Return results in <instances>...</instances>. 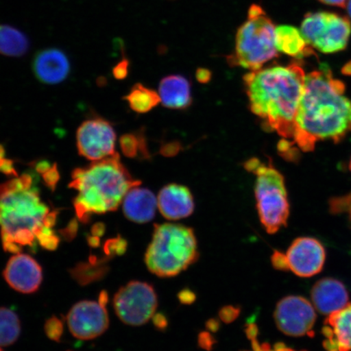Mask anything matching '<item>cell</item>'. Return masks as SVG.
<instances>
[{"label":"cell","mask_w":351,"mask_h":351,"mask_svg":"<svg viewBox=\"0 0 351 351\" xmlns=\"http://www.w3.org/2000/svg\"><path fill=\"white\" fill-rule=\"evenodd\" d=\"M28 38L20 30L10 25H0V54L20 57L27 53Z\"/></svg>","instance_id":"obj_22"},{"label":"cell","mask_w":351,"mask_h":351,"mask_svg":"<svg viewBox=\"0 0 351 351\" xmlns=\"http://www.w3.org/2000/svg\"><path fill=\"white\" fill-rule=\"evenodd\" d=\"M318 1L327 4V5L340 8H346V3H348V0H318Z\"/></svg>","instance_id":"obj_33"},{"label":"cell","mask_w":351,"mask_h":351,"mask_svg":"<svg viewBox=\"0 0 351 351\" xmlns=\"http://www.w3.org/2000/svg\"><path fill=\"white\" fill-rule=\"evenodd\" d=\"M323 245L313 238L293 241L287 253L275 252L273 263L280 270H289L301 278H311L322 270L326 262Z\"/></svg>","instance_id":"obj_10"},{"label":"cell","mask_w":351,"mask_h":351,"mask_svg":"<svg viewBox=\"0 0 351 351\" xmlns=\"http://www.w3.org/2000/svg\"><path fill=\"white\" fill-rule=\"evenodd\" d=\"M274 318L276 326L285 335L292 337L313 335L317 319L314 306L300 296L283 298L276 307Z\"/></svg>","instance_id":"obj_13"},{"label":"cell","mask_w":351,"mask_h":351,"mask_svg":"<svg viewBox=\"0 0 351 351\" xmlns=\"http://www.w3.org/2000/svg\"><path fill=\"white\" fill-rule=\"evenodd\" d=\"M6 282L15 291L32 293L38 291L43 280L40 265L32 256L16 254L8 262L3 271Z\"/></svg>","instance_id":"obj_14"},{"label":"cell","mask_w":351,"mask_h":351,"mask_svg":"<svg viewBox=\"0 0 351 351\" xmlns=\"http://www.w3.org/2000/svg\"><path fill=\"white\" fill-rule=\"evenodd\" d=\"M0 351H2L1 349H0Z\"/></svg>","instance_id":"obj_36"},{"label":"cell","mask_w":351,"mask_h":351,"mask_svg":"<svg viewBox=\"0 0 351 351\" xmlns=\"http://www.w3.org/2000/svg\"><path fill=\"white\" fill-rule=\"evenodd\" d=\"M20 332V320L14 311L0 307V346L14 343Z\"/></svg>","instance_id":"obj_24"},{"label":"cell","mask_w":351,"mask_h":351,"mask_svg":"<svg viewBox=\"0 0 351 351\" xmlns=\"http://www.w3.org/2000/svg\"><path fill=\"white\" fill-rule=\"evenodd\" d=\"M249 172L256 175L254 194L258 216L263 227L273 234L287 226L289 205L283 176L273 165L253 158L245 164Z\"/></svg>","instance_id":"obj_6"},{"label":"cell","mask_w":351,"mask_h":351,"mask_svg":"<svg viewBox=\"0 0 351 351\" xmlns=\"http://www.w3.org/2000/svg\"><path fill=\"white\" fill-rule=\"evenodd\" d=\"M132 110L138 113L150 112L160 103L159 93L141 84H136L125 98Z\"/></svg>","instance_id":"obj_23"},{"label":"cell","mask_w":351,"mask_h":351,"mask_svg":"<svg viewBox=\"0 0 351 351\" xmlns=\"http://www.w3.org/2000/svg\"><path fill=\"white\" fill-rule=\"evenodd\" d=\"M114 308L123 322L139 326L153 317L157 308V296L152 285L131 282L114 297Z\"/></svg>","instance_id":"obj_9"},{"label":"cell","mask_w":351,"mask_h":351,"mask_svg":"<svg viewBox=\"0 0 351 351\" xmlns=\"http://www.w3.org/2000/svg\"><path fill=\"white\" fill-rule=\"evenodd\" d=\"M301 33L311 47L322 53L346 49L351 35L348 17L328 12H309L301 24Z\"/></svg>","instance_id":"obj_8"},{"label":"cell","mask_w":351,"mask_h":351,"mask_svg":"<svg viewBox=\"0 0 351 351\" xmlns=\"http://www.w3.org/2000/svg\"><path fill=\"white\" fill-rule=\"evenodd\" d=\"M34 75L44 84L55 85L62 82L70 72L67 56L56 48L38 51L33 61Z\"/></svg>","instance_id":"obj_15"},{"label":"cell","mask_w":351,"mask_h":351,"mask_svg":"<svg viewBox=\"0 0 351 351\" xmlns=\"http://www.w3.org/2000/svg\"><path fill=\"white\" fill-rule=\"evenodd\" d=\"M128 61H122V62L114 69V75H115L117 78H124L127 75V73H128Z\"/></svg>","instance_id":"obj_31"},{"label":"cell","mask_w":351,"mask_h":351,"mask_svg":"<svg viewBox=\"0 0 351 351\" xmlns=\"http://www.w3.org/2000/svg\"><path fill=\"white\" fill-rule=\"evenodd\" d=\"M141 182L132 178L118 153L73 171L69 186L77 193L73 204L82 222L92 215L112 212L127 193Z\"/></svg>","instance_id":"obj_4"},{"label":"cell","mask_w":351,"mask_h":351,"mask_svg":"<svg viewBox=\"0 0 351 351\" xmlns=\"http://www.w3.org/2000/svg\"><path fill=\"white\" fill-rule=\"evenodd\" d=\"M346 10H348V15L351 19V0H348V3H346Z\"/></svg>","instance_id":"obj_34"},{"label":"cell","mask_w":351,"mask_h":351,"mask_svg":"<svg viewBox=\"0 0 351 351\" xmlns=\"http://www.w3.org/2000/svg\"><path fill=\"white\" fill-rule=\"evenodd\" d=\"M311 298L320 313L331 315L349 304L348 292L339 280L324 278L315 284Z\"/></svg>","instance_id":"obj_18"},{"label":"cell","mask_w":351,"mask_h":351,"mask_svg":"<svg viewBox=\"0 0 351 351\" xmlns=\"http://www.w3.org/2000/svg\"><path fill=\"white\" fill-rule=\"evenodd\" d=\"M121 148L127 157H137L141 153L143 156H147L146 143L143 142V136L137 134H125L120 140Z\"/></svg>","instance_id":"obj_25"},{"label":"cell","mask_w":351,"mask_h":351,"mask_svg":"<svg viewBox=\"0 0 351 351\" xmlns=\"http://www.w3.org/2000/svg\"><path fill=\"white\" fill-rule=\"evenodd\" d=\"M107 293L99 301H82L70 310L67 322L72 335L81 340H90L103 335L109 326Z\"/></svg>","instance_id":"obj_11"},{"label":"cell","mask_w":351,"mask_h":351,"mask_svg":"<svg viewBox=\"0 0 351 351\" xmlns=\"http://www.w3.org/2000/svg\"><path fill=\"white\" fill-rule=\"evenodd\" d=\"M275 43L278 52L301 59L313 53L301 30L291 25H279L275 29Z\"/></svg>","instance_id":"obj_21"},{"label":"cell","mask_w":351,"mask_h":351,"mask_svg":"<svg viewBox=\"0 0 351 351\" xmlns=\"http://www.w3.org/2000/svg\"><path fill=\"white\" fill-rule=\"evenodd\" d=\"M47 332L48 336L51 337V339H58L62 333V324L60 320L56 318L51 319L47 324Z\"/></svg>","instance_id":"obj_29"},{"label":"cell","mask_w":351,"mask_h":351,"mask_svg":"<svg viewBox=\"0 0 351 351\" xmlns=\"http://www.w3.org/2000/svg\"><path fill=\"white\" fill-rule=\"evenodd\" d=\"M305 77L297 63L261 69L244 77L250 108L267 130L293 139Z\"/></svg>","instance_id":"obj_3"},{"label":"cell","mask_w":351,"mask_h":351,"mask_svg":"<svg viewBox=\"0 0 351 351\" xmlns=\"http://www.w3.org/2000/svg\"><path fill=\"white\" fill-rule=\"evenodd\" d=\"M160 102L173 109L186 108L191 104L190 82L180 75H171L162 79L159 87Z\"/></svg>","instance_id":"obj_20"},{"label":"cell","mask_w":351,"mask_h":351,"mask_svg":"<svg viewBox=\"0 0 351 351\" xmlns=\"http://www.w3.org/2000/svg\"><path fill=\"white\" fill-rule=\"evenodd\" d=\"M57 213L44 203L32 175L17 176L0 185V228L3 249L19 254L37 245L55 250Z\"/></svg>","instance_id":"obj_1"},{"label":"cell","mask_w":351,"mask_h":351,"mask_svg":"<svg viewBox=\"0 0 351 351\" xmlns=\"http://www.w3.org/2000/svg\"><path fill=\"white\" fill-rule=\"evenodd\" d=\"M344 93L326 64L306 75L293 136L302 151H313L322 140L339 141L351 131V102Z\"/></svg>","instance_id":"obj_2"},{"label":"cell","mask_w":351,"mask_h":351,"mask_svg":"<svg viewBox=\"0 0 351 351\" xmlns=\"http://www.w3.org/2000/svg\"><path fill=\"white\" fill-rule=\"evenodd\" d=\"M275 25L266 15L248 20L236 34L234 53L229 56L231 65L256 71L278 56L275 43Z\"/></svg>","instance_id":"obj_7"},{"label":"cell","mask_w":351,"mask_h":351,"mask_svg":"<svg viewBox=\"0 0 351 351\" xmlns=\"http://www.w3.org/2000/svg\"><path fill=\"white\" fill-rule=\"evenodd\" d=\"M116 139L112 126L102 118H93L83 122L77 132L79 153L92 161L115 155Z\"/></svg>","instance_id":"obj_12"},{"label":"cell","mask_w":351,"mask_h":351,"mask_svg":"<svg viewBox=\"0 0 351 351\" xmlns=\"http://www.w3.org/2000/svg\"><path fill=\"white\" fill-rule=\"evenodd\" d=\"M158 208L155 195L147 189L135 186L127 193L123 200V210L131 221L147 223L155 217Z\"/></svg>","instance_id":"obj_19"},{"label":"cell","mask_w":351,"mask_h":351,"mask_svg":"<svg viewBox=\"0 0 351 351\" xmlns=\"http://www.w3.org/2000/svg\"><path fill=\"white\" fill-rule=\"evenodd\" d=\"M157 204L162 216L170 221L188 217L195 209L190 190L178 184H170L162 189Z\"/></svg>","instance_id":"obj_16"},{"label":"cell","mask_w":351,"mask_h":351,"mask_svg":"<svg viewBox=\"0 0 351 351\" xmlns=\"http://www.w3.org/2000/svg\"><path fill=\"white\" fill-rule=\"evenodd\" d=\"M0 172L10 176L17 177V173L14 168L13 161L5 158V151L0 145Z\"/></svg>","instance_id":"obj_28"},{"label":"cell","mask_w":351,"mask_h":351,"mask_svg":"<svg viewBox=\"0 0 351 351\" xmlns=\"http://www.w3.org/2000/svg\"><path fill=\"white\" fill-rule=\"evenodd\" d=\"M350 169H351V163H350Z\"/></svg>","instance_id":"obj_35"},{"label":"cell","mask_w":351,"mask_h":351,"mask_svg":"<svg viewBox=\"0 0 351 351\" xmlns=\"http://www.w3.org/2000/svg\"><path fill=\"white\" fill-rule=\"evenodd\" d=\"M197 80L201 83H207L212 78V73L207 69L200 68L196 72Z\"/></svg>","instance_id":"obj_32"},{"label":"cell","mask_w":351,"mask_h":351,"mask_svg":"<svg viewBox=\"0 0 351 351\" xmlns=\"http://www.w3.org/2000/svg\"><path fill=\"white\" fill-rule=\"evenodd\" d=\"M35 169L42 176L46 186L54 191L60 180L59 170L56 165H52L48 162L40 161L35 165Z\"/></svg>","instance_id":"obj_26"},{"label":"cell","mask_w":351,"mask_h":351,"mask_svg":"<svg viewBox=\"0 0 351 351\" xmlns=\"http://www.w3.org/2000/svg\"><path fill=\"white\" fill-rule=\"evenodd\" d=\"M266 15V12L263 8L258 4L254 3L250 7L248 10V20L256 19L258 17Z\"/></svg>","instance_id":"obj_30"},{"label":"cell","mask_w":351,"mask_h":351,"mask_svg":"<svg viewBox=\"0 0 351 351\" xmlns=\"http://www.w3.org/2000/svg\"><path fill=\"white\" fill-rule=\"evenodd\" d=\"M249 331L252 332V335L250 337H251L252 341L253 351H298L289 348L288 346L282 343H278L274 346H271L267 343H260V342L257 341L254 331L251 330V329H249Z\"/></svg>","instance_id":"obj_27"},{"label":"cell","mask_w":351,"mask_h":351,"mask_svg":"<svg viewBox=\"0 0 351 351\" xmlns=\"http://www.w3.org/2000/svg\"><path fill=\"white\" fill-rule=\"evenodd\" d=\"M197 257L194 231L182 225L167 223L156 226L145 262L152 274L171 278L186 270Z\"/></svg>","instance_id":"obj_5"},{"label":"cell","mask_w":351,"mask_h":351,"mask_svg":"<svg viewBox=\"0 0 351 351\" xmlns=\"http://www.w3.org/2000/svg\"><path fill=\"white\" fill-rule=\"evenodd\" d=\"M323 335L327 351H351V304L328 315Z\"/></svg>","instance_id":"obj_17"}]
</instances>
